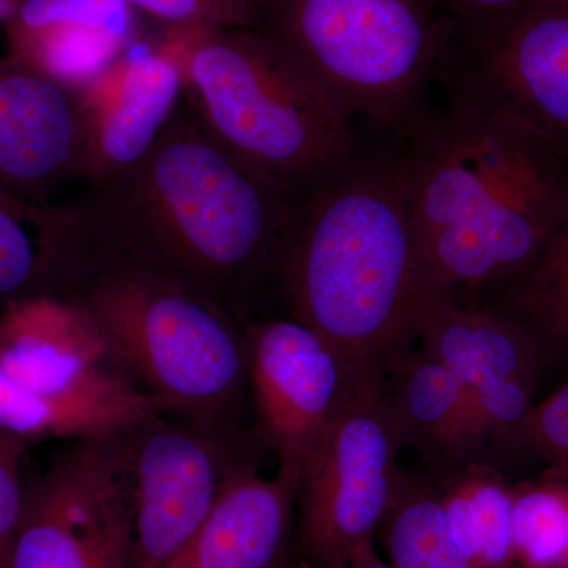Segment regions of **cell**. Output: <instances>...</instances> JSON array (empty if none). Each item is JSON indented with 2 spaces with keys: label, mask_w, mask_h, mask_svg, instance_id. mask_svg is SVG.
Wrapping results in <instances>:
<instances>
[{
  "label": "cell",
  "mask_w": 568,
  "mask_h": 568,
  "mask_svg": "<svg viewBox=\"0 0 568 568\" xmlns=\"http://www.w3.org/2000/svg\"><path fill=\"white\" fill-rule=\"evenodd\" d=\"M511 534L518 566H568V485L547 473L514 487Z\"/></svg>",
  "instance_id": "22"
},
{
  "label": "cell",
  "mask_w": 568,
  "mask_h": 568,
  "mask_svg": "<svg viewBox=\"0 0 568 568\" xmlns=\"http://www.w3.org/2000/svg\"><path fill=\"white\" fill-rule=\"evenodd\" d=\"M102 331L119 366L190 424L230 426L248 386L244 325L189 283L122 260H97L65 294Z\"/></svg>",
  "instance_id": "5"
},
{
  "label": "cell",
  "mask_w": 568,
  "mask_h": 568,
  "mask_svg": "<svg viewBox=\"0 0 568 568\" xmlns=\"http://www.w3.org/2000/svg\"><path fill=\"white\" fill-rule=\"evenodd\" d=\"M297 205L179 108L136 166L74 207L93 261L155 268L231 312L278 280Z\"/></svg>",
  "instance_id": "1"
},
{
  "label": "cell",
  "mask_w": 568,
  "mask_h": 568,
  "mask_svg": "<svg viewBox=\"0 0 568 568\" xmlns=\"http://www.w3.org/2000/svg\"><path fill=\"white\" fill-rule=\"evenodd\" d=\"M280 287L295 320L357 369H379L417 343L435 302L426 280L405 148L366 152L301 201Z\"/></svg>",
  "instance_id": "3"
},
{
  "label": "cell",
  "mask_w": 568,
  "mask_h": 568,
  "mask_svg": "<svg viewBox=\"0 0 568 568\" xmlns=\"http://www.w3.org/2000/svg\"><path fill=\"white\" fill-rule=\"evenodd\" d=\"M511 568H568V566H556V567H528V566H514Z\"/></svg>",
  "instance_id": "29"
},
{
  "label": "cell",
  "mask_w": 568,
  "mask_h": 568,
  "mask_svg": "<svg viewBox=\"0 0 568 568\" xmlns=\"http://www.w3.org/2000/svg\"><path fill=\"white\" fill-rule=\"evenodd\" d=\"M179 61L190 108L205 129L298 203L362 152L345 112L256 29L193 26Z\"/></svg>",
  "instance_id": "4"
},
{
  "label": "cell",
  "mask_w": 568,
  "mask_h": 568,
  "mask_svg": "<svg viewBox=\"0 0 568 568\" xmlns=\"http://www.w3.org/2000/svg\"><path fill=\"white\" fill-rule=\"evenodd\" d=\"M244 332L254 436L278 458V466L302 473L358 377L375 369L355 368L293 316L248 321Z\"/></svg>",
  "instance_id": "11"
},
{
  "label": "cell",
  "mask_w": 568,
  "mask_h": 568,
  "mask_svg": "<svg viewBox=\"0 0 568 568\" xmlns=\"http://www.w3.org/2000/svg\"><path fill=\"white\" fill-rule=\"evenodd\" d=\"M74 204L29 200L0 185V312L37 295H65L88 271Z\"/></svg>",
  "instance_id": "18"
},
{
  "label": "cell",
  "mask_w": 568,
  "mask_h": 568,
  "mask_svg": "<svg viewBox=\"0 0 568 568\" xmlns=\"http://www.w3.org/2000/svg\"><path fill=\"white\" fill-rule=\"evenodd\" d=\"M526 450L544 459L547 473L568 485V377L530 409Z\"/></svg>",
  "instance_id": "24"
},
{
  "label": "cell",
  "mask_w": 568,
  "mask_h": 568,
  "mask_svg": "<svg viewBox=\"0 0 568 568\" xmlns=\"http://www.w3.org/2000/svg\"><path fill=\"white\" fill-rule=\"evenodd\" d=\"M81 95L29 63L0 59V185L29 200L80 178Z\"/></svg>",
  "instance_id": "15"
},
{
  "label": "cell",
  "mask_w": 568,
  "mask_h": 568,
  "mask_svg": "<svg viewBox=\"0 0 568 568\" xmlns=\"http://www.w3.org/2000/svg\"><path fill=\"white\" fill-rule=\"evenodd\" d=\"M384 384L402 447L417 450L439 478L485 463L487 429L476 403L446 366L410 347L387 365Z\"/></svg>",
  "instance_id": "17"
},
{
  "label": "cell",
  "mask_w": 568,
  "mask_h": 568,
  "mask_svg": "<svg viewBox=\"0 0 568 568\" xmlns=\"http://www.w3.org/2000/svg\"><path fill=\"white\" fill-rule=\"evenodd\" d=\"M495 290V306L517 320L545 354L568 353V215L534 264Z\"/></svg>",
  "instance_id": "21"
},
{
  "label": "cell",
  "mask_w": 568,
  "mask_h": 568,
  "mask_svg": "<svg viewBox=\"0 0 568 568\" xmlns=\"http://www.w3.org/2000/svg\"><path fill=\"white\" fill-rule=\"evenodd\" d=\"M168 26L257 29L264 0H129Z\"/></svg>",
  "instance_id": "23"
},
{
  "label": "cell",
  "mask_w": 568,
  "mask_h": 568,
  "mask_svg": "<svg viewBox=\"0 0 568 568\" xmlns=\"http://www.w3.org/2000/svg\"><path fill=\"white\" fill-rule=\"evenodd\" d=\"M265 33L353 121L405 136L425 115V95L455 24L433 0H264Z\"/></svg>",
  "instance_id": "6"
},
{
  "label": "cell",
  "mask_w": 568,
  "mask_h": 568,
  "mask_svg": "<svg viewBox=\"0 0 568 568\" xmlns=\"http://www.w3.org/2000/svg\"><path fill=\"white\" fill-rule=\"evenodd\" d=\"M463 40H476L507 28L560 0H443Z\"/></svg>",
  "instance_id": "26"
},
{
  "label": "cell",
  "mask_w": 568,
  "mask_h": 568,
  "mask_svg": "<svg viewBox=\"0 0 568 568\" xmlns=\"http://www.w3.org/2000/svg\"><path fill=\"white\" fill-rule=\"evenodd\" d=\"M417 342L476 403L491 450L526 448V422L547 354L517 320L476 297L437 298Z\"/></svg>",
  "instance_id": "13"
},
{
  "label": "cell",
  "mask_w": 568,
  "mask_h": 568,
  "mask_svg": "<svg viewBox=\"0 0 568 568\" xmlns=\"http://www.w3.org/2000/svg\"><path fill=\"white\" fill-rule=\"evenodd\" d=\"M164 416L126 439L133 510V568H162L203 525L239 467L254 462L253 440L230 426L170 424Z\"/></svg>",
  "instance_id": "10"
},
{
  "label": "cell",
  "mask_w": 568,
  "mask_h": 568,
  "mask_svg": "<svg viewBox=\"0 0 568 568\" xmlns=\"http://www.w3.org/2000/svg\"><path fill=\"white\" fill-rule=\"evenodd\" d=\"M377 534L395 568H473L452 537L433 478L402 470Z\"/></svg>",
  "instance_id": "20"
},
{
  "label": "cell",
  "mask_w": 568,
  "mask_h": 568,
  "mask_svg": "<svg viewBox=\"0 0 568 568\" xmlns=\"http://www.w3.org/2000/svg\"><path fill=\"white\" fill-rule=\"evenodd\" d=\"M125 435L74 440L29 485L6 568H133Z\"/></svg>",
  "instance_id": "9"
},
{
  "label": "cell",
  "mask_w": 568,
  "mask_h": 568,
  "mask_svg": "<svg viewBox=\"0 0 568 568\" xmlns=\"http://www.w3.org/2000/svg\"><path fill=\"white\" fill-rule=\"evenodd\" d=\"M448 528L473 568L517 566L511 534L514 487L487 463H474L437 480Z\"/></svg>",
  "instance_id": "19"
},
{
  "label": "cell",
  "mask_w": 568,
  "mask_h": 568,
  "mask_svg": "<svg viewBox=\"0 0 568 568\" xmlns=\"http://www.w3.org/2000/svg\"><path fill=\"white\" fill-rule=\"evenodd\" d=\"M21 2L22 0H0V24H7Z\"/></svg>",
  "instance_id": "28"
},
{
  "label": "cell",
  "mask_w": 568,
  "mask_h": 568,
  "mask_svg": "<svg viewBox=\"0 0 568 568\" xmlns=\"http://www.w3.org/2000/svg\"><path fill=\"white\" fill-rule=\"evenodd\" d=\"M302 473L278 466L263 477L239 467L203 525L162 568H290Z\"/></svg>",
  "instance_id": "16"
},
{
  "label": "cell",
  "mask_w": 568,
  "mask_h": 568,
  "mask_svg": "<svg viewBox=\"0 0 568 568\" xmlns=\"http://www.w3.org/2000/svg\"><path fill=\"white\" fill-rule=\"evenodd\" d=\"M166 407L119 366L92 317L59 294L0 312V429L28 443L125 435Z\"/></svg>",
  "instance_id": "7"
},
{
  "label": "cell",
  "mask_w": 568,
  "mask_h": 568,
  "mask_svg": "<svg viewBox=\"0 0 568 568\" xmlns=\"http://www.w3.org/2000/svg\"><path fill=\"white\" fill-rule=\"evenodd\" d=\"M32 444L0 429V568H6L24 517L28 487L22 459Z\"/></svg>",
  "instance_id": "25"
},
{
  "label": "cell",
  "mask_w": 568,
  "mask_h": 568,
  "mask_svg": "<svg viewBox=\"0 0 568 568\" xmlns=\"http://www.w3.org/2000/svg\"><path fill=\"white\" fill-rule=\"evenodd\" d=\"M346 568H395L387 559L381 558L375 541L364 545L354 552Z\"/></svg>",
  "instance_id": "27"
},
{
  "label": "cell",
  "mask_w": 568,
  "mask_h": 568,
  "mask_svg": "<svg viewBox=\"0 0 568 568\" xmlns=\"http://www.w3.org/2000/svg\"><path fill=\"white\" fill-rule=\"evenodd\" d=\"M450 99L507 112L568 155V0L448 48Z\"/></svg>",
  "instance_id": "12"
},
{
  "label": "cell",
  "mask_w": 568,
  "mask_h": 568,
  "mask_svg": "<svg viewBox=\"0 0 568 568\" xmlns=\"http://www.w3.org/2000/svg\"><path fill=\"white\" fill-rule=\"evenodd\" d=\"M403 138L435 301L517 278L567 219V153L507 112L450 99Z\"/></svg>",
  "instance_id": "2"
},
{
  "label": "cell",
  "mask_w": 568,
  "mask_h": 568,
  "mask_svg": "<svg viewBox=\"0 0 568 568\" xmlns=\"http://www.w3.org/2000/svg\"><path fill=\"white\" fill-rule=\"evenodd\" d=\"M402 440L384 372H366L302 467L294 540L308 568H346L375 541L394 496Z\"/></svg>",
  "instance_id": "8"
},
{
  "label": "cell",
  "mask_w": 568,
  "mask_h": 568,
  "mask_svg": "<svg viewBox=\"0 0 568 568\" xmlns=\"http://www.w3.org/2000/svg\"><path fill=\"white\" fill-rule=\"evenodd\" d=\"M185 92L182 63L162 44L130 47L80 93L81 175L102 189L148 155Z\"/></svg>",
  "instance_id": "14"
}]
</instances>
